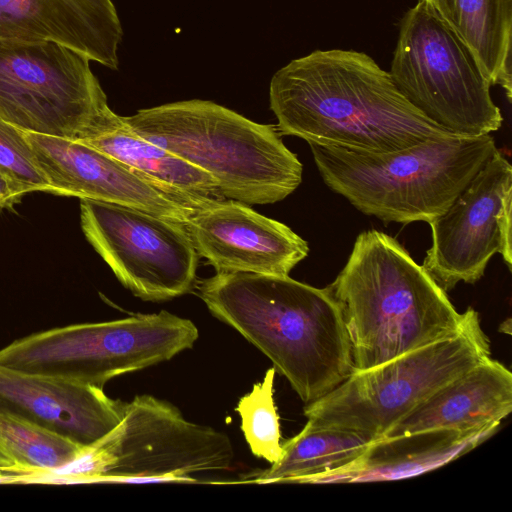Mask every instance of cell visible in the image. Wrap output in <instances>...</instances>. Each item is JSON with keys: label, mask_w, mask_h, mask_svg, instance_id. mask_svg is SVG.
<instances>
[{"label": "cell", "mask_w": 512, "mask_h": 512, "mask_svg": "<svg viewBox=\"0 0 512 512\" xmlns=\"http://www.w3.org/2000/svg\"><path fill=\"white\" fill-rule=\"evenodd\" d=\"M269 99L281 135L322 146L389 153L461 137L429 120L389 72L354 50H315L292 60L273 75Z\"/></svg>", "instance_id": "6da1fadb"}, {"label": "cell", "mask_w": 512, "mask_h": 512, "mask_svg": "<svg viewBox=\"0 0 512 512\" xmlns=\"http://www.w3.org/2000/svg\"><path fill=\"white\" fill-rule=\"evenodd\" d=\"M197 289L209 311L265 354L304 403L354 371L341 309L327 286L289 275L217 272Z\"/></svg>", "instance_id": "7a4b0ae2"}, {"label": "cell", "mask_w": 512, "mask_h": 512, "mask_svg": "<svg viewBox=\"0 0 512 512\" xmlns=\"http://www.w3.org/2000/svg\"><path fill=\"white\" fill-rule=\"evenodd\" d=\"M327 287L341 309L354 371L453 336L468 316L397 239L374 229L357 236Z\"/></svg>", "instance_id": "3957f363"}, {"label": "cell", "mask_w": 512, "mask_h": 512, "mask_svg": "<svg viewBox=\"0 0 512 512\" xmlns=\"http://www.w3.org/2000/svg\"><path fill=\"white\" fill-rule=\"evenodd\" d=\"M122 117L144 139L210 174L228 199L273 204L302 182L303 166L276 126L214 102L185 100Z\"/></svg>", "instance_id": "277c9868"}, {"label": "cell", "mask_w": 512, "mask_h": 512, "mask_svg": "<svg viewBox=\"0 0 512 512\" xmlns=\"http://www.w3.org/2000/svg\"><path fill=\"white\" fill-rule=\"evenodd\" d=\"M321 178L357 210L390 223H429L497 150L490 134L429 139L389 153L309 143Z\"/></svg>", "instance_id": "5b68a950"}, {"label": "cell", "mask_w": 512, "mask_h": 512, "mask_svg": "<svg viewBox=\"0 0 512 512\" xmlns=\"http://www.w3.org/2000/svg\"><path fill=\"white\" fill-rule=\"evenodd\" d=\"M490 357L478 312L468 307L461 330L378 366L353 371L304 415L314 427L354 432L374 441L443 386Z\"/></svg>", "instance_id": "8992f818"}, {"label": "cell", "mask_w": 512, "mask_h": 512, "mask_svg": "<svg viewBox=\"0 0 512 512\" xmlns=\"http://www.w3.org/2000/svg\"><path fill=\"white\" fill-rule=\"evenodd\" d=\"M229 437L187 421L169 402L138 395L118 425L53 478L69 481L197 482L231 468Z\"/></svg>", "instance_id": "52a82bcc"}, {"label": "cell", "mask_w": 512, "mask_h": 512, "mask_svg": "<svg viewBox=\"0 0 512 512\" xmlns=\"http://www.w3.org/2000/svg\"><path fill=\"white\" fill-rule=\"evenodd\" d=\"M198 329L168 311L51 328L0 349V365L103 388L112 378L190 349Z\"/></svg>", "instance_id": "ba28073f"}, {"label": "cell", "mask_w": 512, "mask_h": 512, "mask_svg": "<svg viewBox=\"0 0 512 512\" xmlns=\"http://www.w3.org/2000/svg\"><path fill=\"white\" fill-rule=\"evenodd\" d=\"M82 54L48 41L0 37V119L24 132L82 141L115 128Z\"/></svg>", "instance_id": "9c48e42d"}, {"label": "cell", "mask_w": 512, "mask_h": 512, "mask_svg": "<svg viewBox=\"0 0 512 512\" xmlns=\"http://www.w3.org/2000/svg\"><path fill=\"white\" fill-rule=\"evenodd\" d=\"M389 74L415 108L453 134L477 137L502 125L491 84L475 57L423 0L401 20Z\"/></svg>", "instance_id": "30bf717a"}, {"label": "cell", "mask_w": 512, "mask_h": 512, "mask_svg": "<svg viewBox=\"0 0 512 512\" xmlns=\"http://www.w3.org/2000/svg\"><path fill=\"white\" fill-rule=\"evenodd\" d=\"M80 222L87 241L136 297L164 301L194 288L200 256L184 226L92 199H80Z\"/></svg>", "instance_id": "8fae6325"}, {"label": "cell", "mask_w": 512, "mask_h": 512, "mask_svg": "<svg viewBox=\"0 0 512 512\" xmlns=\"http://www.w3.org/2000/svg\"><path fill=\"white\" fill-rule=\"evenodd\" d=\"M512 166L497 149L441 215L428 224L432 245L422 267L447 293L475 284L495 253L512 267Z\"/></svg>", "instance_id": "7c38bea8"}, {"label": "cell", "mask_w": 512, "mask_h": 512, "mask_svg": "<svg viewBox=\"0 0 512 512\" xmlns=\"http://www.w3.org/2000/svg\"><path fill=\"white\" fill-rule=\"evenodd\" d=\"M24 136L52 194L119 204L182 226L199 209L84 143L31 132Z\"/></svg>", "instance_id": "4fadbf2b"}, {"label": "cell", "mask_w": 512, "mask_h": 512, "mask_svg": "<svg viewBox=\"0 0 512 512\" xmlns=\"http://www.w3.org/2000/svg\"><path fill=\"white\" fill-rule=\"evenodd\" d=\"M184 227L217 272L285 276L309 252L290 227L232 199L211 200Z\"/></svg>", "instance_id": "5bb4252c"}, {"label": "cell", "mask_w": 512, "mask_h": 512, "mask_svg": "<svg viewBox=\"0 0 512 512\" xmlns=\"http://www.w3.org/2000/svg\"><path fill=\"white\" fill-rule=\"evenodd\" d=\"M127 402L103 388L0 365V411L89 447L122 420Z\"/></svg>", "instance_id": "9a60e30c"}, {"label": "cell", "mask_w": 512, "mask_h": 512, "mask_svg": "<svg viewBox=\"0 0 512 512\" xmlns=\"http://www.w3.org/2000/svg\"><path fill=\"white\" fill-rule=\"evenodd\" d=\"M0 37L54 42L117 70L123 30L112 0H0Z\"/></svg>", "instance_id": "2e32d148"}, {"label": "cell", "mask_w": 512, "mask_h": 512, "mask_svg": "<svg viewBox=\"0 0 512 512\" xmlns=\"http://www.w3.org/2000/svg\"><path fill=\"white\" fill-rule=\"evenodd\" d=\"M511 410L512 373L487 357L435 392L383 437L444 429L495 431Z\"/></svg>", "instance_id": "e0dca14e"}, {"label": "cell", "mask_w": 512, "mask_h": 512, "mask_svg": "<svg viewBox=\"0 0 512 512\" xmlns=\"http://www.w3.org/2000/svg\"><path fill=\"white\" fill-rule=\"evenodd\" d=\"M495 431L432 430L372 441L353 462L300 483L404 479L442 466L473 449Z\"/></svg>", "instance_id": "ac0fdd59"}, {"label": "cell", "mask_w": 512, "mask_h": 512, "mask_svg": "<svg viewBox=\"0 0 512 512\" xmlns=\"http://www.w3.org/2000/svg\"><path fill=\"white\" fill-rule=\"evenodd\" d=\"M79 142L124 163L170 195L195 207L224 198L210 174L144 139L122 116L115 128Z\"/></svg>", "instance_id": "d6986e66"}, {"label": "cell", "mask_w": 512, "mask_h": 512, "mask_svg": "<svg viewBox=\"0 0 512 512\" xmlns=\"http://www.w3.org/2000/svg\"><path fill=\"white\" fill-rule=\"evenodd\" d=\"M461 38L511 102L512 0H423Z\"/></svg>", "instance_id": "ffe728a7"}, {"label": "cell", "mask_w": 512, "mask_h": 512, "mask_svg": "<svg viewBox=\"0 0 512 512\" xmlns=\"http://www.w3.org/2000/svg\"><path fill=\"white\" fill-rule=\"evenodd\" d=\"M371 442L354 432L314 427L307 421L297 435L281 443L278 461L248 479L255 483H300L353 462Z\"/></svg>", "instance_id": "44dd1931"}, {"label": "cell", "mask_w": 512, "mask_h": 512, "mask_svg": "<svg viewBox=\"0 0 512 512\" xmlns=\"http://www.w3.org/2000/svg\"><path fill=\"white\" fill-rule=\"evenodd\" d=\"M0 446L27 480L49 479L87 450L70 438L0 411Z\"/></svg>", "instance_id": "7402d4cb"}, {"label": "cell", "mask_w": 512, "mask_h": 512, "mask_svg": "<svg viewBox=\"0 0 512 512\" xmlns=\"http://www.w3.org/2000/svg\"><path fill=\"white\" fill-rule=\"evenodd\" d=\"M276 370L269 368L261 382L242 396L235 408L241 419V430L253 455L270 464L281 457L279 416L274 401Z\"/></svg>", "instance_id": "603a6c76"}, {"label": "cell", "mask_w": 512, "mask_h": 512, "mask_svg": "<svg viewBox=\"0 0 512 512\" xmlns=\"http://www.w3.org/2000/svg\"><path fill=\"white\" fill-rule=\"evenodd\" d=\"M0 172L26 193L49 192L51 187L39 169L24 131L0 119Z\"/></svg>", "instance_id": "cb8c5ba5"}, {"label": "cell", "mask_w": 512, "mask_h": 512, "mask_svg": "<svg viewBox=\"0 0 512 512\" xmlns=\"http://www.w3.org/2000/svg\"><path fill=\"white\" fill-rule=\"evenodd\" d=\"M25 194L21 186L0 172V209L17 203Z\"/></svg>", "instance_id": "d4e9b609"}, {"label": "cell", "mask_w": 512, "mask_h": 512, "mask_svg": "<svg viewBox=\"0 0 512 512\" xmlns=\"http://www.w3.org/2000/svg\"><path fill=\"white\" fill-rule=\"evenodd\" d=\"M0 474L14 476L18 480H27L19 467L8 457L0 446Z\"/></svg>", "instance_id": "484cf974"}]
</instances>
